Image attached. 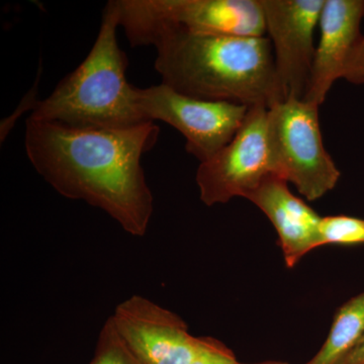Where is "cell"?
Wrapping results in <instances>:
<instances>
[{
	"mask_svg": "<svg viewBox=\"0 0 364 364\" xmlns=\"http://www.w3.org/2000/svg\"><path fill=\"white\" fill-rule=\"evenodd\" d=\"M159 128H73L26 122V156L60 195L100 208L132 236L142 237L153 214V196L142 157L157 142Z\"/></svg>",
	"mask_w": 364,
	"mask_h": 364,
	"instance_id": "1",
	"label": "cell"
},
{
	"mask_svg": "<svg viewBox=\"0 0 364 364\" xmlns=\"http://www.w3.org/2000/svg\"><path fill=\"white\" fill-rule=\"evenodd\" d=\"M163 85L210 102L265 107L284 102L269 39L170 31L152 43Z\"/></svg>",
	"mask_w": 364,
	"mask_h": 364,
	"instance_id": "2",
	"label": "cell"
},
{
	"mask_svg": "<svg viewBox=\"0 0 364 364\" xmlns=\"http://www.w3.org/2000/svg\"><path fill=\"white\" fill-rule=\"evenodd\" d=\"M119 28L116 0H112L86 58L38 102L31 119L73 128L129 129L149 123L136 102L138 88L127 80L128 59L117 42Z\"/></svg>",
	"mask_w": 364,
	"mask_h": 364,
	"instance_id": "3",
	"label": "cell"
},
{
	"mask_svg": "<svg viewBox=\"0 0 364 364\" xmlns=\"http://www.w3.org/2000/svg\"><path fill=\"white\" fill-rule=\"evenodd\" d=\"M119 28L132 47L152 46L170 31L264 37L259 0H116Z\"/></svg>",
	"mask_w": 364,
	"mask_h": 364,
	"instance_id": "4",
	"label": "cell"
},
{
	"mask_svg": "<svg viewBox=\"0 0 364 364\" xmlns=\"http://www.w3.org/2000/svg\"><path fill=\"white\" fill-rule=\"evenodd\" d=\"M318 107L304 100H287L267 111L270 171L293 183L308 200L323 198L341 176L323 142Z\"/></svg>",
	"mask_w": 364,
	"mask_h": 364,
	"instance_id": "5",
	"label": "cell"
},
{
	"mask_svg": "<svg viewBox=\"0 0 364 364\" xmlns=\"http://www.w3.org/2000/svg\"><path fill=\"white\" fill-rule=\"evenodd\" d=\"M136 102L146 121L164 122L181 132L186 151L200 163L214 157L234 138L250 109L188 97L163 83L138 88Z\"/></svg>",
	"mask_w": 364,
	"mask_h": 364,
	"instance_id": "6",
	"label": "cell"
},
{
	"mask_svg": "<svg viewBox=\"0 0 364 364\" xmlns=\"http://www.w3.org/2000/svg\"><path fill=\"white\" fill-rule=\"evenodd\" d=\"M267 109L251 107L234 138L208 161L200 163L196 184L208 207L245 198L272 174L267 143Z\"/></svg>",
	"mask_w": 364,
	"mask_h": 364,
	"instance_id": "7",
	"label": "cell"
},
{
	"mask_svg": "<svg viewBox=\"0 0 364 364\" xmlns=\"http://www.w3.org/2000/svg\"><path fill=\"white\" fill-rule=\"evenodd\" d=\"M284 100H304L310 85L316 26L325 0H259Z\"/></svg>",
	"mask_w": 364,
	"mask_h": 364,
	"instance_id": "8",
	"label": "cell"
},
{
	"mask_svg": "<svg viewBox=\"0 0 364 364\" xmlns=\"http://www.w3.org/2000/svg\"><path fill=\"white\" fill-rule=\"evenodd\" d=\"M111 318L117 334L143 364H189L208 341V337L189 334L176 313L141 296L117 305Z\"/></svg>",
	"mask_w": 364,
	"mask_h": 364,
	"instance_id": "9",
	"label": "cell"
},
{
	"mask_svg": "<svg viewBox=\"0 0 364 364\" xmlns=\"http://www.w3.org/2000/svg\"><path fill=\"white\" fill-rule=\"evenodd\" d=\"M363 18L364 0H325L318 21L320 41L304 100L322 105L335 81L344 78L349 62L363 40L360 25Z\"/></svg>",
	"mask_w": 364,
	"mask_h": 364,
	"instance_id": "10",
	"label": "cell"
},
{
	"mask_svg": "<svg viewBox=\"0 0 364 364\" xmlns=\"http://www.w3.org/2000/svg\"><path fill=\"white\" fill-rule=\"evenodd\" d=\"M245 198L262 210L277 230L287 267H294L306 254L321 247L323 218L291 193L284 179L269 174Z\"/></svg>",
	"mask_w": 364,
	"mask_h": 364,
	"instance_id": "11",
	"label": "cell"
},
{
	"mask_svg": "<svg viewBox=\"0 0 364 364\" xmlns=\"http://www.w3.org/2000/svg\"><path fill=\"white\" fill-rule=\"evenodd\" d=\"M364 333V291L337 311L325 343L306 364H340Z\"/></svg>",
	"mask_w": 364,
	"mask_h": 364,
	"instance_id": "12",
	"label": "cell"
},
{
	"mask_svg": "<svg viewBox=\"0 0 364 364\" xmlns=\"http://www.w3.org/2000/svg\"><path fill=\"white\" fill-rule=\"evenodd\" d=\"M320 245H364V220L344 215L323 218Z\"/></svg>",
	"mask_w": 364,
	"mask_h": 364,
	"instance_id": "13",
	"label": "cell"
},
{
	"mask_svg": "<svg viewBox=\"0 0 364 364\" xmlns=\"http://www.w3.org/2000/svg\"><path fill=\"white\" fill-rule=\"evenodd\" d=\"M90 364H143L128 348L116 328L111 317L105 322L95 349V356Z\"/></svg>",
	"mask_w": 364,
	"mask_h": 364,
	"instance_id": "14",
	"label": "cell"
},
{
	"mask_svg": "<svg viewBox=\"0 0 364 364\" xmlns=\"http://www.w3.org/2000/svg\"><path fill=\"white\" fill-rule=\"evenodd\" d=\"M236 356L231 349L219 340L208 337L205 348L189 364H236Z\"/></svg>",
	"mask_w": 364,
	"mask_h": 364,
	"instance_id": "15",
	"label": "cell"
},
{
	"mask_svg": "<svg viewBox=\"0 0 364 364\" xmlns=\"http://www.w3.org/2000/svg\"><path fill=\"white\" fill-rule=\"evenodd\" d=\"M344 79L353 85H364V35L349 62Z\"/></svg>",
	"mask_w": 364,
	"mask_h": 364,
	"instance_id": "16",
	"label": "cell"
},
{
	"mask_svg": "<svg viewBox=\"0 0 364 364\" xmlns=\"http://www.w3.org/2000/svg\"><path fill=\"white\" fill-rule=\"evenodd\" d=\"M340 364H364V333L356 346Z\"/></svg>",
	"mask_w": 364,
	"mask_h": 364,
	"instance_id": "17",
	"label": "cell"
},
{
	"mask_svg": "<svg viewBox=\"0 0 364 364\" xmlns=\"http://www.w3.org/2000/svg\"><path fill=\"white\" fill-rule=\"evenodd\" d=\"M236 364H289V363H282V361H265V363H237Z\"/></svg>",
	"mask_w": 364,
	"mask_h": 364,
	"instance_id": "18",
	"label": "cell"
}]
</instances>
